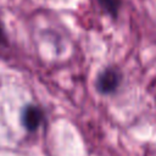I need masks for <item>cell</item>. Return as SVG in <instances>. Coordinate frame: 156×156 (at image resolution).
<instances>
[{"label": "cell", "mask_w": 156, "mask_h": 156, "mask_svg": "<svg viewBox=\"0 0 156 156\" xmlns=\"http://www.w3.org/2000/svg\"><path fill=\"white\" fill-rule=\"evenodd\" d=\"M122 82V74L117 68L108 67L96 78V90L102 95L115 93Z\"/></svg>", "instance_id": "6da1fadb"}, {"label": "cell", "mask_w": 156, "mask_h": 156, "mask_svg": "<svg viewBox=\"0 0 156 156\" xmlns=\"http://www.w3.org/2000/svg\"><path fill=\"white\" fill-rule=\"evenodd\" d=\"M44 119V112L35 105H27L22 111V124L28 132H34L39 128Z\"/></svg>", "instance_id": "7a4b0ae2"}, {"label": "cell", "mask_w": 156, "mask_h": 156, "mask_svg": "<svg viewBox=\"0 0 156 156\" xmlns=\"http://www.w3.org/2000/svg\"><path fill=\"white\" fill-rule=\"evenodd\" d=\"M99 5L112 17H117L119 7H121V0H98Z\"/></svg>", "instance_id": "3957f363"}, {"label": "cell", "mask_w": 156, "mask_h": 156, "mask_svg": "<svg viewBox=\"0 0 156 156\" xmlns=\"http://www.w3.org/2000/svg\"><path fill=\"white\" fill-rule=\"evenodd\" d=\"M5 41V32H4V27L0 22V44H2Z\"/></svg>", "instance_id": "277c9868"}]
</instances>
